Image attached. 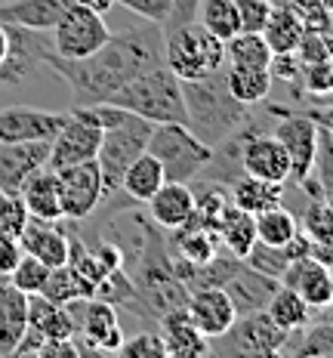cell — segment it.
<instances>
[{"label": "cell", "instance_id": "obj_39", "mask_svg": "<svg viewBox=\"0 0 333 358\" xmlns=\"http://www.w3.org/2000/svg\"><path fill=\"white\" fill-rule=\"evenodd\" d=\"M302 232L309 235V241H327V238H333V216L327 210V204H324V198H315L306 207Z\"/></svg>", "mask_w": 333, "mask_h": 358}, {"label": "cell", "instance_id": "obj_7", "mask_svg": "<svg viewBox=\"0 0 333 358\" xmlns=\"http://www.w3.org/2000/svg\"><path fill=\"white\" fill-rule=\"evenodd\" d=\"M290 337L293 334L278 327L262 309V312H253V315L235 318V324L225 334L213 337L210 355H250V358L281 355L284 346L290 343Z\"/></svg>", "mask_w": 333, "mask_h": 358}, {"label": "cell", "instance_id": "obj_45", "mask_svg": "<svg viewBox=\"0 0 333 358\" xmlns=\"http://www.w3.org/2000/svg\"><path fill=\"white\" fill-rule=\"evenodd\" d=\"M309 257H315L318 263H324L327 268H333V238H327V241H312Z\"/></svg>", "mask_w": 333, "mask_h": 358}, {"label": "cell", "instance_id": "obj_30", "mask_svg": "<svg viewBox=\"0 0 333 358\" xmlns=\"http://www.w3.org/2000/svg\"><path fill=\"white\" fill-rule=\"evenodd\" d=\"M265 315H269L278 327H284V331L296 334V331H302V327L312 322V306L302 300L296 290L278 285V290L272 294L269 306H265Z\"/></svg>", "mask_w": 333, "mask_h": 358}, {"label": "cell", "instance_id": "obj_44", "mask_svg": "<svg viewBox=\"0 0 333 358\" xmlns=\"http://www.w3.org/2000/svg\"><path fill=\"white\" fill-rule=\"evenodd\" d=\"M198 6H201V0H173V10H170V19L164 22V28H176V25H185V22H195Z\"/></svg>", "mask_w": 333, "mask_h": 358}, {"label": "cell", "instance_id": "obj_10", "mask_svg": "<svg viewBox=\"0 0 333 358\" xmlns=\"http://www.w3.org/2000/svg\"><path fill=\"white\" fill-rule=\"evenodd\" d=\"M59 176V201H62V220L80 222L96 213V207L105 198L102 185V170L96 161L71 164V167L56 170Z\"/></svg>", "mask_w": 333, "mask_h": 358}, {"label": "cell", "instance_id": "obj_43", "mask_svg": "<svg viewBox=\"0 0 333 358\" xmlns=\"http://www.w3.org/2000/svg\"><path fill=\"white\" fill-rule=\"evenodd\" d=\"M22 253L25 250H22L19 241H13V238H0V278H10L13 268L19 266Z\"/></svg>", "mask_w": 333, "mask_h": 358}, {"label": "cell", "instance_id": "obj_9", "mask_svg": "<svg viewBox=\"0 0 333 358\" xmlns=\"http://www.w3.org/2000/svg\"><path fill=\"white\" fill-rule=\"evenodd\" d=\"M68 312L74 315V324H77V337L84 340V349L90 352H121L124 334L121 327V315H117V306H111L99 296H90V300H71L65 303Z\"/></svg>", "mask_w": 333, "mask_h": 358}, {"label": "cell", "instance_id": "obj_47", "mask_svg": "<svg viewBox=\"0 0 333 358\" xmlns=\"http://www.w3.org/2000/svg\"><path fill=\"white\" fill-rule=\"evenodd\" d=\"M74 3H80V6H87V10H93V13H99V16H105V13L114 6V0H74Z\"/></svg>", "mask_w": 333, "mask_h": 358}, {"label": "cell", "instance_id": "obj_34", "mask_svg": "<svg viewBox=\"0 0 333 358\" xmlns=\"http://www.w3.org/2000/svg\"><path fill=\"white\" fill-rule=\"evenodd\" d=\"M198 22H201L210 34H216L219 41H228V37H235L241 31V19H238L235 0H201V6H198Z\"/></svg>", "mask_w": 333, "mask_h": 358}, {"label": "cell", "instance_id": "obj_32", "mask_svg": "<svg viewBox=\"0 0 333 358\" xmlns=\"http://www.w3.org/2000/svg\"><path fill=\"white\" fill-rule=\"evenodd\" d=\"M272 50L259 31H238L225 41V65H247V69H269Z\"/></svg>", "mask_w": 333, "mask_h": 358}, {"label": "cell", "instance_id": "obj_31", "mask_svg": "<svg viewBox=\"0 0 333 358\" xmlns=\"http://www.w3.org/2000/svg\"><path fill=\"white\" fill-rule=\"evenodd\" d=\"M40 294L50 296V300L59 303V306H65L71 300H90L96 294V285L87 281L80 272H74L68 263H62V266L50 268V278H47V285H43Z\"/></svg>", "mask_w": 333, "mask_h": 358}, {"label": "cell", "instance_id": "obj_2", "mask_svg": "<svg viewBox=\"0 0 333 358\" xmlns=\"http://www.w3.org/2000/svg\"><path fill=\"white\" fill-rule=\"evenodd\" d=\"M182 99H185V127L210 148H216L222 139L232 136L250 117L247 106L228 93L222 69L195 80H182Z\"/></svg>", "mask_w": 333, "mask_h": 358}, {"label": "cell", "instance_id": "obj_20", "mask_svg": "<svg viewBox=\"0 0 333 358\" xmlns=\"http://www.w3.org/2000/svg\"><path fill=\"white\" fill-rule=\"evenodd\" d=\"M158 324H161V340H164L167 355H173V358H204V355H210V340L191 324L185 306L164 312V315L158 318Z\"/></svg>", "mask_w": 333, "mask_h": 358}, {"label": "cell", "instance_id": "obj_46", "mask_svg": "<svg viewBox=\"0 0 333 358\" xmlns=\"http://www.w3.org/2000/svg\"><path fill=\"white\" fill-rule=\"evenodd\" d=\"M309 117L318 124V127H324V130H330L333 133V108H321V111H309Z\"/></svg>", "mask_w": 333, "mask_h": 358}, {"label": "cell", "instance_id": "obj_29", "mask_svg": "<svg viewBox=\"0 0 333 358\" xmlns=\"http://www.w3.org/2000/svg\"><path fill=\"white\" fill-rule=\"evenodd\" d=\"M222 74H225L228 93L247 108L262 102L272 93V80H275L269 69H247V65H225Z\"/></svg>", "mask_w": 333, "mask_h": 358}, {"label": "cell", "instance_id": "obj_50", "mask_svg": "<svg viewBox=\"0 0 333 358\" xmlns=\"http://www.w3.org/2000/svg\"><path fill=\"white\" fill-rule=\"evenodd\" d=\"M0 3H3V0H0Z\"/></svg>", "mask_w": 333, "mask_h": 358}, {"label": "cell", "instance_id": "obj_28", "mask_svg": "<svg viewBox=\"0 0 333 358\" xmlns=\"http://www.w3.org/2000/svg\"><path fill=\"white\" fill-rule=\"evenodd\" d=\"M281 195H284V185L265 182V179H256V176H247V173H241L235 179L232 192H228V198H232L235 207H241V210H247L253 216L281 204Z\"/></svg>", "mask_w": 333, "mask_h": 358}, {"label": "cell", "instance_id": "obj_41", "mask_svg": "<svg viewBox=\"0 0 333 358\" xmlns=\"http://www.w3.org/2000/svg\"><path fill=\"white\" fill-rule=\"evenodd\" d=\"M235 6H238L241 31L262 34L265 22H269V13H272V0H235Z\"/></svg>", "mask_w": 333, "mask_h": 358}, {"label": "cell", "instance_id": "obj_18", "mask_svg": "<svg viewBox=\"0 0 333 358\" xmlns=\"http://www.w3.org/2000/svg\"><path fill=\"white\" fill-rule=\"evenodd\" d=\"M19 244H22L25 253L37 257L50 268L68 263V229L59 226V222L28 216L25 229H22V235H19Z\"/></svg>", "mask_w": 333, "mask_h": 358}, {"label": "cell", "instance_id": "obj_22", "mask_svg": "<svg viewBox=\"0 0 333 358\" xmlns=\"http://www.w3.org/2000/svg\"><path fill=\"white\" fill-rule=\"evenodd\" d=\"M19 198L25 204L28 216L37 220L59 222L62 220V201H59V176L53 167H40L37 173L25 179V185L19 189Z\"/></svg>", "mask_w": 333, "mask_h": 358}, {"label": "cell", "instance_id": "obj_14", "mask_svg": "<svg viewBox=\"0 0 333 358\" xmlns=\"http://www.w3.org/2000/svg\"><path fill=\"white\" fill-rule=\"evenodd\" d=\"M241 170L247 176L265 179V182L287 185L290 182V158L275 133H253L247 136L241 152Z\"/></svg>", "mask_w": 333, "mask_h": 358}, {"label": "cell", "instance_id": "obj_35", "mask_svg": "<svg viewBox=\"0 0 333 358\" xmlns=\"http://www.w3.org/2000/svg\"><path fill=\"white\" fill-rule=\"evenodd\" d=\"M302 340L290 343V346L284 349V352H293L299 358H327L333 355V322H318V324H306L302 327Z\"/></svg>", "mask_w": 333, "mask_h": 358}, {"label": "cell", "instance_id": "obj_40", "mask_svg": "<svg viewBox=\"0 0 333 358\" xmlns=\"http://www.w3.org/2000/svg\"><path fill=\"white\" fill-rule=\"evenodd\" d=\"M121 355L127 358H164V340H161V331H142V334H133L130 340H124Z\"/></svg>", "mask_w": 333, "mask_h": 358}, {"label": "cell", "instance_id": "obj_11", "mask_svg": "<svg viewBox=\"0 0 333 358\" xmlns=\"http://www.w3.org/2000/svg\"><path fill=\"white\" fill-rule=\"evenodd\" d=\"M99 143H102V127L93 124L90 117H84L77 108H71L68 121L62 124V130L50 139L47 167L62 170V167H71V164L96 161V155H99Z\"/></svg>", "mask_w": 333, "mask_h": 358}, {"label": "cell", "instance_id": "obj_24", "mask_svg": "<svg viewBox=\"0 0 333 358\" xmlns=\"http://www.w3.org/2000/svg\"><path fill=\"white\" fill-rule=\"evenodd\" d=\"M68 3L71 0H3L0 3V22L34 28V31H50Z\"/></svg>", "mask_w": 333, "mask_h": 358}, {"label": "cell", "instance_id": "obj_42", "mask_svg": "<svg viewBox=\"0 0 333 358\" xmlns=\"http://www.w3.org/2000/svg\"><path fill=\"white\" fill-rule=\"evenodd\" d=\"M114 3L127 6V10L136 13L139 19L161 22V25L170 19V10H173V0H114Z\"/></svg>", "mask_w": 333, "mask_h": 358}, {"label": "cell", "instance_id": "obj_49", "mask_svg": "<svg viewBox=\"0 0 333 358\" xmlns=\"http://www.w3.org/2000/svg\"><path fill=\"white\" fill-rule=\"evenodd\" d=\"M324 204H327V210H330V216H333V198H324Z\"/></svg>", "mask_w": 333, "mask_h": 358}, {"label": "cell", "instance_id": "obj_33", "mask_svg": "<svg viewBox=\"0 0 333 358\" xmlns=\"http://www.w3.org/2000/svg\"><path fill=\"white\" fill-rule=\"evenodd\" d=\"M296 235H299V220H296L284 204H275V207H269V210L256 213V238L262 244L281 248V244L293 241Z\"/></svg>", "mask_w": 333, "mask_h": 358}, {"label": "cell", "instance_id": "obj_6", "mask_svg": "<svg viewBox=\"0 0 333 358\" xmlns=\"http://www.w3.org/2000/svg\"><path fill=\"white\" fill-rule=\"evenodd\" d=\"M151 130H154V124L145 121V117H139V115H133V111L124 117L121 124L102 130V143H99L96 164H99V170H102L105 198L114 195V192H121V179H124V173H127L130 164L145 152Z\"/></svg>", "mask_w": 333, "mask_h": 358}, {"label": "cell", "instance_id": "obj_16", "mask_svg": "<svg viewBox=\"0 0 333 358\" xmlns=\"http://www.w3.org/2000/svg\"><path fill=\"white\" fill-rule=\"evenodd\" d=\"M185 312H188L191 324L204 334L207 340L225 334L235 324L238 312H235L232 296L225 294V287H198L185 300Z\"/></svg>", "mask_w": 333, "mask_h": 358}, {"label": "cell", "instance_id": "obj_36", "mask_svg": "<svg viewBox=\"0 0 333 358\" xmlns=\"http://www.w3.org/2000/svg\"><path fill=\"white\" fill-rule=\"evenodd\" d=\"M312 179L321 192V198H333V133L324 130L318 133V152L312 164Z\"/></svg>", "mask_w": 333, "mask_h": 358}, {"label": "cell", "instance_id": "obj_17", "mask_svg": "<svg viewBox=\"0 0 333 358\" xmlns=\"http://www.w3.org/2000/svg\"><path fill=\"white\" fill-rule=\"evenodd\" d=\"M278 281L296 290L312 309H327L333 303V268L318 263L315 257H296Z\"/></svg>", "mask_w": 333, "mask_h": 358}, {"label": "cell", "instance_id": "obj_5", "mask_svg": "<svg viewBox=\"0 0 333 358\" xmlns=\"http://www.w3.org/2000/svg\"><path fill=\"white\" fill-rule=\"evenodd\" d=\"M145 152L161 161L167 182H191L213 158V148L204 145L185 124H154Z\"/></svg>", "mask_w": 333, "mask_h": 358}, {"label": "cell", "instance_id": "obj_8", "mask_svg": "<svg viewBox=\"0 0 333 358\" xmlns=\"http://www.w3.org/2000/svg\"><path fill=\"white\" fill-rule=\"evenodd\" d=\"M108 34L111 31L105 25V16L71 0L59 22L50 28V43H53V53L62 59H87L108 41Z\"/></svg>", "mask_w": 333, "mask_h": 358}, {"label": "cell", "instance_id": "obj_4", "mask_svg": "<svg viewBox=\"0 0 333 358\" xmlns=\"http://www.w3.org/2000/svg\"><path fill=\"white\" fill-rule=\"evenodd\" d=\"M164 65L179 80H195L225 69V41L210 34L201 22L164 28Z\"/></svg>", "mask_w": 333, "mask_h": 358}, {"label": "cell", "instance_id": "obj_15", "mask_svg": "<svg viewBox=\"0 0 333 358\" xmlns=\"http://www.w3.org/2000/svg\"><path fill=\"white\" fill-rule=\"evenodd\" d=\"M50 161V139L34 143H0V192L19 195L25 179L47 167Z\"/></svg>", "mask_w": 333, "mask_h": 358}, {"label": "cell", "instance_id": "obj_25", "mask_svg": "<svg viewBox=\"0 0 333 358\" xmlns=\"http://www.w3.org/2000/svg\"><path fill=\"white\" fill-rule=\"evenodd\" d=\"M302 34H306V22L296 10L284 3H272V13H269V22H265L262 28V37L265 43H269L272 53H296V47H299Z\"/></svg>", "mask_w": 333, "mask_h": 358}, {"label": "cell", "instance_id": "obj_19", "mask_svg": "<svg viewBox=\"0 0 333 358\" xmlns=\"http://www.w3.org/2000/svg\"><path fill=\"white\" fill-rule=\"evenodd\" d=\"M278 285H281L278 278H272V275H265V272H256V268H250L241 259L238 272H235L232 278L225 281V294L232 296L235 312H238V318H241V315L262 312L265 306H269L272 294L278 290Z\"/></svg>", "mask_w": 333, "mask_h": 358}, {"label": "cell", "instance_id": "obj_27", "mask_svg": "<svg viewBox=\"0 0 333 358\" xmlns=\"http://www.w3.org/2000/svg\"><path fill=\"white\" fill-rule=\"evenodd\" d=\"M164 182H167V176H164V167H161V161L154 158V155L142 152V155H139V158L127 167V173H124L121 192H124V195H127L130 201H136V204H145V201L151 198Z\"/></svg>", "mask_w": 333, "mask_h": 358}, {"label": "cell", "instance_id": "obj_51", "mask_svg": "<svg viewBox=\"0 0 333 358\" xmlns=\"http://www.w3.org/2000/svg\"><path fill=\"white\" fill-rule=\"evenodd\" d=\"M0 195H3V192H0Z\"/></svg>", "mask_w": 333, "mask_h": 358}, {"label": "cell", "instance_id": "obj_38", "mask_svg": "<svg viewBox=\"0 0 333 358\" xmlns=\"http://www.w3.org/2000/svg\"><path fill=\"white\" fill-rule=\"evenodd\" d=\"M28 222V210L19 195H0V238L19 241L22 229Z\"/></svg>", "mask_w": 333, "mask_h": 358}, {"label": "cell", "instance_id": "obj_1", "mask_svg": "<svg viewBox=\"0 0 333 358\" xmlns=\"http://www.w3.org/2000/svg\"><path fill=\"white\" fill-rule=\"evenodd\" d=\"M164 62V25L142 19L139 25L108 34V41L87 59H62L50 50L43 65L65 80L77 102H102L142 71Z\"/></svg>", "mask_w": 333, "mask_h": 358}, {"label": "cell", "instance_id": "obj_23", "mask_svg": "<svg viewBox=\"0 0 333 358\" xmlns=\"http://www.w3.org/2000/svg\"><path fill=\"white\" fill-rule=\"evenodd\" d=\"M28 331V294L0 278V355H13L22 334Z\"/></svg>", "mask_w": 333, "mask_h": 358}, {"label": "cell", "instance_id": "obj_21", "mask_svg": "<svg viewBox=\"0 0 333 358\" xmlns=\"http://www.w3.org/2000/svg\"><path fill=\"white\" fill-rule=\"evenodd\" d=\"M145 204H148V216H151L154 226L176 232L195 213V192L188 189V182H164Z\"/></svg>", "mask_w": 333, "mask_h": 358}, {"label": "cell", "instance_id": "obj_13", "mask_svg": "<svg viewBox=\"0 0 333 358\" xmlns=\"http://www.w3.org/2000/svg\"><path fill=\"white\" fill-rule=\"evenodd\" d=\"M68 115L47 108L10 106L0 108V143H34V139H53Z\"/></svg>", "mask_w": 333, "mask_h": 358}, {"label": "cell", "instance_id": "obj_12", "mask_svg": "<svg viewBox=\"0 0 333 358\" xmlns=\"http://www.w3.org/2000/svg\"><path fill=\"white\" fill-rule=\"evenodd\" d=\"M318 133H321V127L309 115H281V121L275 127V136L281 139L287 158H290V182L293 185H302L312 176Z\"/></svg>", "mask_w": 333, "mask_h": 358}, {"label": "cell", "instance_id": "obj_37", "mask_svg": "<svg viewBox=\"0 0 333 358\" xmlns=\"http://www.w3.org/2000/svg\"><path fill=\"white\" fill-rule=\"evenodd\" d=\"M47 278H50V266L47 263H40L37 257H31V253H22V259H19V266L13 268V275H10V281L16 285L22 294H40L43 285H47Z\"/></svg>", "mask_w": 333, "mask_h": 358}, {"label": "cell", "instance_id": "obj_48", "mask_svg": "<svg viewBox=\"0 0 333 358\" xmlns=\"http://www.w3.org/2000/svg\"><path fill=\"white\" fill-rule=\"evenodd\" d=\"M6 53H10V31H6V25L0 22V62L6 59Z\"/></svg>", "mask_w": 333, "mask_h": 358}, {"label": "cell", "instance_id": "obj_26", "mask_svg": "<svg viewBox=\"0 0 333 358\" xmlns=\"http://www.w3.org/2000/svg\"><path fill=\"white\" fill-rule=\"evenodd\" d=\"M216 232H219L222 250L235 253L238 259L247 257L250 248L259 241V238H256V216L247 213V210H241V207H235V204L225 207V213H222Z\"/></svg>", "mask_w": 333, "mask_h": 358}, {"label": "cell", "instance_id": "obj_3", "mask_svg": "<svg viewBox=\"0 0 333 358\" xmlns=\"http://www.w3.org/2000/svg\"><path fill=\"white\" fill-rule=\"evenodd\" d=\"M108 102H114V106L127 108L151 124H185L182 80L164 62L142 71L130 84H124L117 93L108 96Z\"/></svg>", "mask_w": 333, "mask_h": 358}]
</instances>
